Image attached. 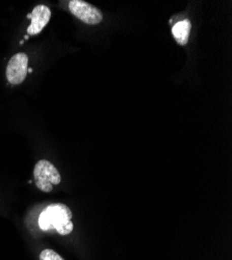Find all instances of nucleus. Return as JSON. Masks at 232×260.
<instances>
[{"instance_id": "obj_8", "label": "nucleus", "mask_w": 232, "mask_h": 260, "mask_svg": "<svg viewBox=\"0 0 232 260\" xmlns=\"http://www.w3.org/2000/svg\"><path fill=\"white\" fill-rule=\"evenodd\" d=\"M28 38H29L28 36H25V37H24V40H28Z\"/></svg>"}, {"instance_id": "obj_4", "label": "nucleus", "mask_w": 232, "mask_h": 260, "mask_svg": "<svg viewBox=\"0 0 232 260\" xmlns=\"http://www.w3.org/2000/svg\"><path fill=\"white\" fill-rule=\"evenodd\" d=\"M28 56L26 53H16L9 61L7 67V79L13 85L22 83L27 75Z\"/></svg>"}, {"instance_id": "obj_3", "label": "nucleus", "mask_w": 232, "mask_h": 260, "mask_svg": "<svg viewBox=\"0 0 232 260\" xmlns=\"http://www.w3.org/2000/svg\"><path fill=\"white\" fill-rule=\"evenodd\" d=\"M69 10L73 16L89 25L99 24L103 19L100 10L83 0H71L69 2Z\"/></svg>"}, {"instance_id": "obj_1", "label": "nucleus", "mask_w": 232, "mask_h": 260, "mask_svg": "<svg viewBox=\"0 0 232 260\" xmlns=\"http://www.w3.org/2000/svg\"><path fill=\"white\" fill-rule=\"evenodd\" d=\"M39 225L40 228L44 231L55 229L60 235H68L74 229V225L72 223V211L65 204H51L40 214Z\"/></svg>"}, {"instance_id": "obj_7", "label": "nucleus", "mask_w": 232, "mask_h": 260, "mask_svg": "<svg viewBox=\"0 0 232 260\" xmlns=\"http://www.w3.org/2000/svg\"><path fill=\"white\" fill-rule=\"evenodd\" d=\"M40 260H64L58 253L54 252L51 249H46L42 251L40 254Z\"/></svg>"}, {"instance_id": "obj_5", "label": "nucleus", "mask_w": 232, "mask_h": 260, "mask_svg": "<svg viewBox=\"0 0 232 260\" xmlns=\"http://www.w3.org/2000/svg\"><path fill=\"white\" fill-rule=\"evenodd\" d=\"M50 18H51V11L47 6H44V5L37 6L30 14L31 23L27 28V34L29 36L39 35L48 24Z\"/></svg>"}, {"instance_id": "obj_2", "label": "nucleus", "mask_w": 232, "mask_h": 260, "mask_svg": "<svg viewBox=\"0 0 232 260\" xmlns=\"http://www.w3.org/2000/svg\"><path fill=\"white\" fill-rule=\"evenodd\" d=\"M36 186L44 192H50L53 186L60 183V174L57 169L48 160L42 159L37 162L34 169Z\"/></svg>"}, {"instance_id": "obj_6", "label": "nucleus", "mask_w": 232, "mask_h": 260, "mask_svg": "<svg viewBox=\"0 0 232 260\" xmlns=\"http://www.w3.org/2000/svg\"><path fill=\"white\" fill-rule=\"evenodd\" d=\"M192 30V23L191 21L184 19L179 21L172 28V35L175 39V41L178 43L180 46H184L187 44L189 34Z\"/></svg>"}]
</instances>
